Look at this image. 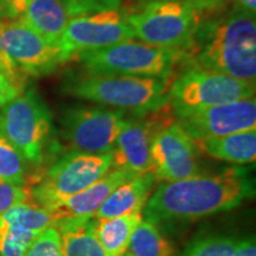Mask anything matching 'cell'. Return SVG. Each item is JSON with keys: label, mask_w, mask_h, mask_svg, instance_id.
Returning a JSON list of instances; mask_svg holds the SVG:
<instances>
[{"label": "cell", "mask_w": 256, "mask_h": 256, "mask_svg": "<svg viewBox=\"0 0 256 256\" xmlns=\"http://www.w3.org/2000/svg\"><path fill=\"white\" fill-rule=\"evenodd\" d=\"M255 194L254 180L238 168L159 184L144 206L154 223L192 222L238 206Z\"/></svg>", "instance_id": "6da1fadb"}, {"label": "cell", "mask_w": 256, "mask_h": 256, "mask_svg": "<svg viewBox=\"0 0 256 256\" xmlns=\"http://www.w3.org/2000/svg\"><path fill=\"white\" fill-rule=\"evenodd\" d=\"M188 66L214 70L255 84V14L234 8L226 14L200 22L186 50Z\"/></svg>", "instance_id": "7a4b0ae2"}, {"label": "cell", "mask_w": 256, "mask_h": 256, "mask_svg": "<svg viewBox=\"0 0 256 256\" xmlns=\"http://www.w3.org/2000/svg\"><path fill=\"white\" fill-rule=\"evenodd\" d=\"M171 81L87 72H70L63 82V92L80 100L142 115L168 104Z\"/></svg>", "instance_id": "3957f363"}, {"label": "cell", "mask_w": 256, "mask_h": 256, "mask_svg": "<svg viewBox=\"0 0 256 256\" xmlns=\"http://www.w3.org/2000/svg\"><path fill=\"white\" fill-rule=\"evenodd\" d=\"M87 72L172 80L178 68H186L183 49H170L128 40L104 49L75 56Z\"/></svg>", "instance_id": "277c9868"}, {"label": "cell", "mask_w": 256, "mask_h": 256, "mask_svg": "<svg viewBox=\"0 0 256 256\" xmlns=\"http://www.w3.org/2000/svg\"><path fill=\"white\" fill-rule=\"evenodd\" d=\"M254 96L255 84L190 64L172 78L168 90V104L177 116Z\"/></svg>", "instance_id": "5b68a950"}, {"label": "cell", "mask_w": 256, "mask_h": 256, "mask_svg": "<svg viewBox=\"0 0 256 256\" xmlns=\"http://www.w3.org/2000/svg\"><path fill=\"white\" fill-rule=\"evenodd\" d=\"M134 37L151 46L186 50L200 16L183 0H156L126 14Z\"/></svg>", "instance_id": "8992f818"}, {"label": "cell", "mask_w": 256, "mask_h": 256, "mask_svg": "<svg viewBox=\"0 0 256 256\" xmlns=\"http://www.w3.org/2000/svg\"><path fill=\"white\" fill-rule=\"evenodd\" d=\"M0 127L26 162L40 164L52 120L50 110L34 89L23 92L2 108Z\"/></svg>", "instance_id": "52a82bcc"}, {"label": "cell", "mask_w": 256, "mask_h": 256, "mask_svg": "<svg viewBox=\"0 0 256 256\" xmlns=\"http://www.w3.org/2000/svg\"><path fill=\"white\" fill-rule=\"evenodd\" d=\"M112 168L110 154L70 152L48 170L37 186L31 188L32 200L50 208L86 190Z\"/></svg>", "instance_id": "ba28073f"}, {"label": "cell", "mask_w": 256, "mask_h": 256, "mask_svg": "<svg viewBox=\"0 0 256 256\" xmlns=\"http://www.w3.org/2000/svg\"><path fill=\"white\" fill-rule=\"evenodd\" d=\"M126 112L104 106H75L64 112L62 134L72 152L110 154Z\"/></svg>", "instance_id": "9c48e42d"}, {"label": "cell", "mask_w": 256, "mask_h": 256, "mask_svg": "<svg viewBox=\"0 0 256 256\" xmlns=\"http://www.w3.org/2000/svg\"><path fill=\"white\" fill-rule=\"evenodd\" d=\"M0 52L25 76L48 75L66 62L60 46L44 40L22 18L0 19Z\"/></svg>", "instance_id": "30bf717a"}, {"label": "cell", "mask_w": 256, "mask_h": 256, "mask_svg": "<svg viewBox=\"0 0 256 256\" xmlns=\"http://www.w3.org/2000/svg\"><path fill=\"white\" fill-rule=\"evenodd\" d=\"M134 38L126 14L119 10H104L70 18L58 46L68 60L84 51L104 49Z\"/></svg>", "instance_id": "8fae6325"}, {"label": "cell", "mask_w": 256, "mask_h": 256, "mask_svg": "<svg viewBox=\"0 0 256 256\" xmlns=\"http://www.w3.org/2000/svg\"><path fill=\"white\" fill-rule=\"evenodd\" d=\"M166 104L156 110L126 119L112 152V168L124 170L134 176L152 174V138L160 128L176 121V118L164 113Z\"/></svg>", "instance_id": "7c38bea8"}, {"label": "cell", "mask_w": 256, "mask_h": 256, "mask_svg": "<svg viewBox=\"0 0 256 256\" xmlns=\"http://www.w3.org/2000/svg\"><path fill=\"white\" fill-rule=\"evenodd\" d=\"M176 122L192 140L256 128V101L254 98L217 104L177 115Z\"/></svg>", "instance_id": "4fadbf2b"}, {"label": "cell", "mask_w": 256, "mask_h": 256, "mask_svg": "<svg viewBox=\"0 0 256 256\" xmlns=\"http://www.w3.org/2000/svg\"><path fill=\"white\" fill-rule=\"evenodd\" d=\"M151 162L156 180L174 182L200 174L197 147L176 121L153 136Z\"/></svg>", "instance_id": "5bb4252c"}, {"label": "cell", "mask_w": 256, "mask_h": 256, "mask_svg": "<svg viewBox=\"0 0 256 256\" xmlns=\"http://www.w3.org/2000/svg\"><path fill=\"white\" fill-rule=\"evenodd\" d=\"M134 177H138V176H134L124 170L110 168L104 177L86 190L60 202L57 206L50 208V210H52L57 217V220H58L57 224L66 220L94 217L96 211L100 209V206L110 197L112 192L119 188L121 184L126 183Z\"/></svg>", "instance_id": "9a60e30c"}, {"label": "cell", "mask_w": 256, "mask_h": 256, "mask_svg": "<svg viewBox=\"0 0 256 256\" xmlns=\"http://www.w3.org/2000/svg\"><path fill=\"white\" fill-rule=\"evenodd\" d=\"M156 179L152 174L134 177L110 194L100 209L95 212V218H112L132 212H142L152 194Z\"/></svg>", "instance_id": "2e32d148"}, {"label": "cell", "mask_w": 256, "mask_h": 256, "mask_svg": "<svg viewBox=\"0 0 256 256\" xmlns=\"http://www.w3.org/2000/svg\"><path fill=\"white\" fill-rule=\"evenodd\" d=\"M198 151L232 164H252L256 159V128L223 136L194 140Z\"/></svg>", "instance_id": "e0dca14e"}, {"label": "cell", "mask_w": 256, "mask_h": 256, "mask_svg": "<svg viewBox=\"0 0 256 256\" xmlns=\"http://www.w3.org/2000/svg\"><path fill=\"white\" fill-rule=\"evenodd\" d=\"M22 19L57 46L69 20L63 0H28Z\"/></svg>", "instance_id": "ac0fdd59"}, {"label": "cell", "mask_w": 256, "mask_h": 256, "mask_svg": "<svg viewBox=\"0 0 256 256\" xmlns=\"http://www.w3.org/2000/svg\"><path fill=\"white\" fill-rule=\"evenodd\" d=\"M95 224V217L66 220L57 224L63 256H107L96 238Z\"/></svg>", "instance_id": "d6986e66"}, {"label": "cell", "mask_w": 256, "mask_h": 256, "mask_svg": "<svg viewBox=\"0 0 256 256\" xmlns=\"http://www.w3.org/2000/svg\"><path fill=\"white\" fill-rule=\"evenodd\" d=\"M142 220V212H132L112 218H96V238L106 255L120 256L124 254L134 230Z\"/></svg>", "instance_id": "ffe728a7"}, {"label": "cell", "mask_w": 256, "mask_h": 256, "mask_svg": "<svg viewBox=\"0 0 256 256\" xmlns=\"http://www.w3.org/2000/svg\"><path fill=\"white\" fill-rule=\"evenodd\" d=\"M57 217L52 210L30 200L17 204L0 215V229L18 228L31 232H43L56 226Z\"/></svg>", "instance_id": "44dd1931"}, {"label": "cell", "mask_w": 256, "mask_h": 256, "mask_svg": "<svg viewBox=\"0 0 256 256\" xmlns=\"http://www.w3.org/2000/svg\"><path fill=\"white\" fill-rule=\"evenodd\" d=\"M130 256H177V249L158 226L142 220L134 230L127 248Z\"/></svg>", "instance_id": "7402d4cb"}, {"label": "cell", "mask_w": 256, "mask_h": 256, "mask_svg": "<svg viewBox=\"0 0 256 256\" xmlns=\"http://www.w3.org/2000/svg\"><path fill=\"white\" fill-rule=\"evenodd\" d=\"M0 180L14 185L26 183V160L0 127Z\"/></svg>", "instance_id": "603a6c76"}, {"label": "cell", "mask_w": 256, "mask_h": 256, "mask_svg": "<svg viewBox=\"0 0 256 256\" xmlns=\"http://www.w3.org/2000/svg\"><path fill=\"white\" fill-rule=\"evenodd\" d=\"M236 240L212 235L198 238L188 246L182 256H234Z\"/></svg>", "instance_id": "cb8c5ba5"}, {"label": "cell", "mask_w": 256, "mask_h": 256, "mask_svg": "<svg viewBox=\"0 0 256 256\" xmlns=\"http://www.w3.org/2000/svg\"><path fill=\"white\" fill-rule=\"evenodd\" d=\"M40 232L18 228L0 229V256H25Z\"/></svg>", "instance_id": "d4e9b609"}, {"label": "cell", "mask_w": 256, "mask_h": 256, "mask_svg": "<svg viewBox=\"0 0 256 256\" xmlns=\"http://www.w3.org/2000/svg\"><path fill=\"white\" fill-rule=\"evenodd\" d=\"M25 256H63L58 229L49 226L43 230L31 243Z\"/></svg>", "instance_id": "484cf974"}, {"label": "cell", "mask_w": 256, "mask_h": 256, "mask_svg": "<svg viewBox=\"0 0 256 256\" xmlns=\"http://www.w3.org/2000/svg\"><path fill=\"white\" fill-rule=\"evenodd\" d=\"M120 2L121 0H63L69 19L104 10H119Z\"/></svg>", "instance_id": "4316f807"}, {"label": "cell", "mask_w": 256, "mask_h": 256, "mask_svg": "<svg viewBox=\"0 0 256 256\" xmlns=\"http://www.w3.org/2000/svg\"><path fill=\"white\" fill-rule=\"evenodd\" d=\"M32 200L31 188L0 180V215L17 204Z\"/></svg>", "instance_id": "83f0119b"}, {"label": "cell", "mask_w": 256, "mask_h": 256, "mask_svg": "<svg viewBox=\"0 0 256 256\" xmlns=\"http://www.w3.org/2000/svg\"><path fill=\"white\" fill-rule=\"evenodd\" d=\"M23 92V88L19 87L14 81H12L4 70L0 69V108L14 100Z\"/></svg>", "instance_id": "f1b7e54d"}, {"label": "cell", "mask_w": 256, "mask_h": 256, "mask_svg": "<svg viewBox=\"0 0 256 256\" xmlns=\"http://www.w3.org/2000/svg\"><path fill=\"white\" fill-rule=\"evenodd\" d=\"M26 4L28 0H0V19L22 18Z\"/></svg>", "instance_id": "f546056e"}, {"label": "cell", "mask_w": 256, "mask_h": 256, "mask_svg": "<svg viewBox=\"0 0 256 256\" xmlns=\"http://www.w3.org/2000/svg\"><path fill=\"white\" fill-rule=\"evenodd\" d=\"M183 2L200 16V14H206V12L214 14L215 11H218L226 5V0H183Z\"/></svg>", "instance_id": "4dcf8cb0"}, {"label": "cell", "mask_w": 256, "mask_h": 256, "mask_svg": "<svg viewBox=\"0 0 256 256\" xmlns=\"http://www.w3.org/2000/svg\"><path fill=\"white\" fill-rule=\"evenodd\" d=\"M234 256H256L255 238H248L243 240H236L235 252Z\"/></svg>", "instance_id": "1f68e13d"}, {"label": "cell", "mask_w": 256, "mask_h": 256, "mask_svg": "<svg viewBox=\"0 0 256 256\" xmlns=\"http://www.w3.org/2000/svg\"><path fill=\"white\" fill-rule=\"evenodd\" d=\"M235 2V8H241L243 11L250 12L255 14L256 12V0H234Z\"/></svg>", "instance_id": "d6a6232c"}, {"label": "cell", "mask_w": 256, "mask_h": 256, "mask_svg": "<svg viewBox=\"0 0 256 256\" xmlns=\"http://www.w3.org/2000/svg\"><path fill=\"white\" fill-rule=\"evenodd\" d=\"M156 2V0H142L144 4H146V2Z\"/></svg>", "instance_id": "836d02e7"}, {"label": "cell", "mask_w": 256, "mask_h": 256, "mask_svg": "<svg viewBox=\"0 0 256 256\" xmlns=\"http://www.w3.org/2000/svg\"><path fill=\"white\" fill-rule=\"evenodd\" d=\"M120 256H130V255H128V254H127V252H124V254H122V255H120Z\"/></svg>", "instance_id": "e575fe53"}]
</instances>
